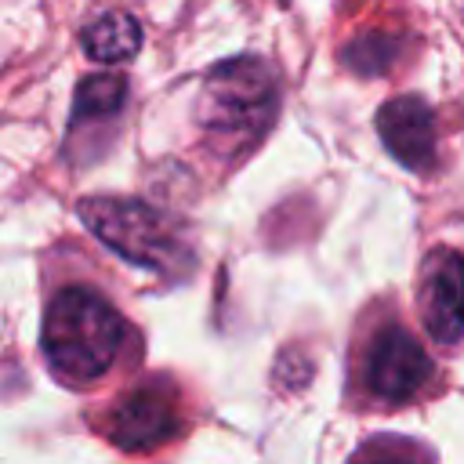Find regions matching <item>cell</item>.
Returning a JSON list of instances; mask_svg holds the SVG:
<instances>
[{
  "label": "cell",
  "mask_w": 464,
  "mask_h": 464,
  "mask_svg": "<svg viewBox=\"0 0 464 464\" xmlns=\"http://www.w3.org/2000/svg\"><path fill=\"white\" fill-rule=\"evenodd\" d=\"M87 424L120 453H156L192 428V402L174 373H141L87 413Z\"/></svg>",
  "instance_id": "4"
},
{
  "label": "cell",
  "mask_w": 464,
  "mask_h": 464,
  "mask_svg": "<svg viewBox=\"0 0 464 464\" xmlns=\"http://www.w3.org/2000/svg\"><path fill=\"white\" fill-rule=\"evenodd\" d=\"M80 218L134 265H174L185 257L174 225L138 199H83Z\"/></svg>",
  "instance_id": "5"
},
{
  "label": "cell",
  "mask_w": 464,
  "mask_h": 464,
  "mask_svg": "<svg viewBox=\"0 0 464 464\" xmlns=\"http://www.w3.org/2000/svg\"><path fill=\"white\" fill-rule=\"evenodd\" d=\"M127 98V80L120 72H94L87 80H80L76 98H72V116L80 120H109L120 112Z\"/></svg>",
  "instance_id": "10"
},
{
  "label": "cell",
  "mask_w": 464,
  "mask_h": 464,
  "mask_svg": "<svg viewBox=\"0 0 464 464\" xmlns=\"http://www.w3.org/2000/svg\"><path fill=\"white\" fill-rule=\"evenodd\" d=\"M377 134L384 149L410 170L431 174L439 160V120L420 94H395L377 109Z\"/></svg>",
  "instance_id": "7"
},
{
  "label": "cell",
  "mask_w": 464,
  "mask_h": 464,
  "mask_svg": "<svg viewBox=\"0 0 464 464\" xmlns=\"http://www.w3.org/2000/svg\"><path fill=\"white\" fill-rule=\"evenodd\" d=\"M399 54H402V33L384 29V25H381V29L370 25V29H362V33H355V36L348 40V47H344V62H348L355 72H362V76L384 72Z\"/></svg>",
  "instance_id": "9"
},
{
  "label": "cell",
  "mask_w": 464,
  "mask_h": 464,
  "mask_svg": "<svg viewBox=\"0 0 464 464\" xmlns=\"http://www.w3.org/2000/svg\"><path fill=\"white\" fill-rule=\"evenodd\" d=\"M413 304L424 334L439 348H457L464 341V254L457 246H435L424 254Z\"/></svg>",
  "instance_id": "6"
},
{
  "label": "cell",
  "mask_w": 464,
  "mask_h": 464,
  "mask_svg": "<svg viewBox=\"0 0 464 464\" xmlns=\"http://www.w3.org/2000/svg\"><path fill=\"white\" fill-rule=\"evenodd\" d=\"M276 76L257 58H232L207 72L196 120L203 141L228 163H239L276 120Z\"/></svg>",
  "instance_id": "3"
},
{
  "label": "cell",
  "mask_w": 464,
  "mask_h": 464,
  "mask_svg": "<svg viewBox=\"0 0 464 464\" xmlns=\"http://www.w3.org/2000/svg\"><path fill=\"white\" fill-rule=\"evenodd\" d=\"M442 388V370L395 297L359 308L344 355V402L359 413L428 402Z\"/></svg>",
  "instance_id": "2"
},
{
  "label": "cell",
  "mask_w": 464,
  "mask_h": 464,
  "mask_svg": "<svg viewBox=\"0 0 464 464\" xmlns=\"http://www.w3.org/2000/svg\"><path fill=\"white\" fill-rule=\"evenodd\" d=\"M80 47L91 62H102V65L127 62L141 47V25L130 11H102L80 33Z\"/></svg>",
  "instance_id": "8"
},
{
  "label": "cell",
  "mask_w": 464,
  "mask_h": 464,
  "mask_svg": "<svg viewBox=\"0 0 464 464\" xmlns=\"http://www.w3.org/2000/svg\"><path fill=\"white\" fill-rule=\"evenodd\" d=\"M348 464H435V453L417 439L384 431V435H373L362 446H355Z\"/></svg>",
  "instance_id": "11"
},
{
  "label": "cell",
  "mask_w": 464,
  "mask_h": 464,
  "mask_svg": "<svg viewBox=\"0 0 464 464\" xmlns=\"http://www.w3.org/2000/svg\"><path fill=\"white\" fill-rule=\"evenodd\" d=\"M40 355L51 377L72 392L127 381L141 355V334L116 294L91 276H62L44 290Z\"/></svg>",
  "instance_id": "1"
}]
</instances>
